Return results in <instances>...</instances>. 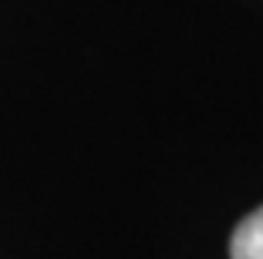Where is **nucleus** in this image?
Listing matches in <instances>:
<instances>
[{"mask_svg":"<svg viewBox=\"0 0 263 259\" xmlns=\"http://www.w3.org/2000/svg\"><path fill=\"white\" fill-rule=\"evenodd\" d=\"M230 259H263V206L233 229Z\"/></svg>","mask_w":263,"mask_h":259,"instance_id":"1","label":"nucleus"}]
</instances>
